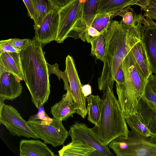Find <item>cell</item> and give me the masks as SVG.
I'll use <instances>...</instances> for the list:
<instances>
[{
  "label": "cell",
  "mask_w": 156,
  "mask_h": 156,
  "mask_svg": "<svg viewBox=\"0 0 156 156\" xmlns=\"http://www.w3.org/2000/svg\"><path fill=\"white\" fill-rule=\"evenodd\" d=\"M143 17L141 13L139 14L132 25L126 24L122 20L112 21L104 32L105 48L104 66L98 80L99 90L103 91L108 87L113 90L118 68L132 48L141 40V21Z\"/></svg>",
  "instance_id": "1"
},
{
  "label": "cell",
  "mask_w": 156,
  "mask_h": 156,
  "mask_svg": "<svg viewBox=\"0 0 156 156\" xmlns=\"http://www.w3.org/2000/svg\"><path fill=\"white\" fill-rule=\"evenodd\" d=\"M42 45L35 37L20 52L24 81L37 108L48 101L50 93L47 62Z\"/></svg>",
  "instance_id": "2"
},
{
  "label": "cell",
  "mask_w": 156,
  "mask_h": 156,
  "mask_svg": "<svg viewBox=\"0 0 156 156\" xmlns=\"http://www.w3.org/2000/svg\"><path fill=\"white\" fill-rule=\"evenodd\" d=\"M103 92L104 103L100 119L98 123L91 129L101 143L108 146L117 137L123 136L127 138L129 131L113 90L108 87Z\"/></svg>",
  "instance_id": "3"
},
{
  "label": "cell",
  "mask_w": 156,
  "mask_h": 156,
  "mask_svg": "<svg viewBox=\"0 0 156 156\" xmlns=\"http://www.w3.org/2000/svg\"><path fill=\"white\" fill-rule=\"evenodd\" d=\"M125 85L116 90L118 100L126 118L137 112L139 101L145 94L147 79L130 51L122 62Z\"/></svg>",
  "instance_id": "4"
},
{
  "label": "cell",
  "mask_w": 156,
  "mask_h": 156,
  "mask_svg": "<svg viewBox=\"0 0 156 156\" xmlns=\"http://www.w3.org/2000/svg\"><path fill=\"white\" fill-rule=\"evenodd\" d=\"M108 145L117 156H156V142L131 129L127 138L117 137Z\"/></svg>",
  "instance_id": "5"
},
{
  "label": "cell",
  "mask_w": 156,
  "mask_h": 156,
  "mask_svg": "<svg viewBox=\"0 0 156 156\" xmlns=\"http://www.w3.org/2000/svg\"><path fill=\"white\" fill-rule=\"evenodd\" d=\"M62 121L54 117L28 120L27 123L33 132L45 144L54 147L63 145L69 135Z\"/></svg>",
  "instance_id": "6"
},
{
  "label": "cell",
  "mask_w": 156,
  "mask_h": 156,
  "mask_svg": "<svg viewBox=\"0 0 156 156\" xmlns=\"http://www.w3.org/2000/svg\"><path fill=\"white\" fill-rule=\"evenodd\" d=\"M83 0H72L58 10L59 21L55 41L62 43L68 37L70 32L77 23L81 19Z\"/></svg>",
  "instance_id": "7"
},
{
  "label": "cell",
  "mask_w": 156,
  "mask_h": 156,
  "mask_svg": "<svg viewBox=\"0 0 156 156\" xmlns=\"http://www.w3.org/2000/svg\"><path fill=\"white\" fill-rule=\"evenodd\" d=\"M0 123L14 136L39 138L17 110L3 102H0Z\"/></svg>",
  "instance_id": "8"
},
{
  "label": "cell",
  "mask_w": 156,
  "mask_h": 156,
  "mask_svg": "<svg viewBox=\"0 0 156 156\" xmlns=\"http://www.w3.org/2000/svg\"><path fill=\"white\" fill-rule=\"evenodd\" d=\"M68 131L72 142L82 143L92 147L105 156H114L108 146L101 143L91 129L86 124L76 121L70 127Z\"/></svg>",
  "instance_id": "9"
},
{
  "label": "cell",
  "mask_w": 156,
  "mask_h": 156,
  "mask_svg": "<svg viewBox=\"0 0 156 156\" xmlns=\"http://www.w3.org/2000/svg\"><path fill=\"white\" fill-rule=\"evenodd\" d=\"M66 69L68 78L70 90L75 100L77 109L76 113L84 119L87 113L86 97L82 91V84L72 57L68 55L66 59Z\"/></svg>",
  "instance_id": "10"
},
{
  "label": "cell",
  "mask_w": 156,
  "mask_h": 156,
  "mask_svg": "<svg viewBox=\"0 0 156 156\" xmlns=\"http://www.w3.org/2000/svg\"><path fill=\"white\" fill-rule=\"evenodd\" d=\"M137 113L151 132L156 134V94L148 84L140 100Z\"/></svg>",
  "instance_id": "11"
},
{
  "label": "cell",
  "mask_w": 156,
  "mask_h": 156,
  "mask_svg": "<svg viewBox=\"0 0 156 156\" xmlns=\"http://www.w3.org/2000/svg\"><path fill=\"white\" fill-rule=\"evenodd\" d=\"M146 16L141 20V41L143 43L151 68L156 75V23Z\"/></svg>",
  "instance_id": "12"
},
{
  "label": "cell",
  "mask_w": 156,
  "mask_h": 156,
  "mask_svg": "<svg viewBox=\"0 0 156 156\" xmlns=\"http://www.w3.org/2000/svg\"><path fill=\"white\" fill-rule=\"evenodd\" d=\"M58 9L53 10L38 24L33 25L35 38L43 45L55 41L59 21Z\"/></svg>",
  "instance_id": "13"
},
{
  "label": "cell",
  "mask_w": 156,
  "mask_h": 156,
  "mask_svg": "<svg viewBox=\"0 0 156 156\" xmlns=\"http://www.w3.org/2000/svg\"><path fill=\"white\" fill-rule=\"evenodd\" d=\"M20 80L15 75L8 72L0 74V101H13L20 95L23 87Z\"/></svg>",
  "instance_id": "14"
},
{
  "label": "cell",
  "mask_w": 156,
  "mask_h": 156,
  "mask_svg": "<svg viewBox=\"0 0 156 156\" xmlns=\"http://www.w3.org/2000/svg\"><path fill=\"white\" fill-rule=\"evenodd\" d=\"M66 91L62 95L61 100L55 103L51 108L50 112L53 117L62 121L73 117L77 109L76 101L71 90Z\"/></svg>",
  "instance_id": "15"
},
{
  "label": "cell",
  "mask_w": 156,
  "mask_h": 156,
  "mask_svg": "<svg viewBox=\"0 0 156 156\" xmlns=\"http://www.w3.org/2000/svg\"><path fill=\"white\" fill-rule=\"evenodd\" d=\"M5 72L12 73L24 81L20 52H6L0 54V74Z\"/></svg>",
  "instance_id": "16"
},
{
  "label": "cell",
  "mask_w": 156,
  "mask_h": 156,
  "mask_svg": "<svg viewBox=\"0 0 156 156\" xmlns=\"http://www.w3.org/2000/svg\"><path fill=\"white\" fill-rule=\"evenodd\" d=\"M39 140H22L20 142V156H55V155Z\"/></svg>",
  "instance_id": "17"
},
{
  "label": "cell",
  "mask_w": 156,
  "mask_h": 156,
  "mask_svg": "<svg viewBox=\"0 0 156 156\" xmlns=\"http://www.w3.org/2000/svg\"><path fill=\"white\" fill-rule=\"evenodd\" d=\"M58 152L60 156H105L92 147L72 142L63 146Z\"/></svg>",
  "instance_id": "18"
},
{
  "label": "cell",
  "mask_w": 156,
  "mask_h": 156,
  "mask_svg": "<svg viewBox=\"0 0 156 156\" xmlns=\"http://www.w3.org/2000/svg\"><path fill=\"white\" fill-rule=\"evenodd\" d=\"M137 64L146 78L152 74V71L143 43L141 40L136 43L131 49Z\"/></svg>",
  "instance_id": "19"
},
{
  "label": "cell",
  "mask_w": 156,
  "mask_h": 156,
  "mask_svg": "<svg viewBox=\"0 0 156 156\" xmlns=\"http://www.w3.org/2000/svg\"><path fill=\"white\" fill-rule=\"evenodd\" d=\"M87 119L95 125L99 121L103 106V100L98 95L90 94L86 97Z\"/></svg>",
  "instance_id": "20"
},
{
  "label": "cell",
  "mask_w": 156,
  "mask_h": 156,
  "mask_svg": "<svg viewBox=\"0 0 156 156\" xmlns=\"http://www.w3.org/2000/svg\"><path fill=\"white\" fill-rule=\"evenodd\" d=\"M34 11L35 25L39 23L47 15L59 7L51 0H31Z\"/></svg>",
  "instance_id": "21"
},
{
  "label": "cell",
  "mask_w": 156,
  "mask_h": 156,
  "mask_svg": "<svg viewBox=\"0 0 156 156\" xmlns=\"http://www.w3.org/2000/svg\"><path fill=\"white\" fill-rule=\"evenodd\" d=\"M101 0H83V12L81 19L87 27L90 26L97 14Z\"/></svg>",
  "instance_id": "22"
},
{
  "label": "cell",
  "mask_w": 156,
  "mask_h": 156,
  "mask_svg": "<svg viewBox=\"0 0 156 156\" xmlns=\"http://www.w3.org/2000/svg\"><path fill=\"white\" fill-rule=\"evenodd\" d=\"M124 9L97 14L91 26L100 33H104L107 30L113 18L119 16Z\"/></svg>",
  "instance_id": "23"
},
{
  "label": "cell",
  "mask_w": 156,
  "mask_h": 156,
  "mask_svg": "<svg viewBox=\"0 0 156 156\" xmlns=\"http://www.w3.org/2000/svg\"><path fill=\"white\" fill-rule=\"evenodd\" d=\"M134 5V0H101L97 14L123 9Z\"/></svg>",
  "instance_id": "24"
},
{
  "label": "cell",
  "mask_w": 156,
  "mask_h": 156,
  "mask_svg": "<svg viewBox=\"0 0 156 156\" xmlns=\"http://www.w3.org/2000/svg\"><path fill=\"white\" fill-rule=\"evenodd\" d=\"M126 120L131 130L146 137L151 138L156 136V134L151 132L137 113L130 116Z\"/></svg>",
  "instance_id": "25"
},
{
  "label": "cell",
  "mask_w": 156,
  "mask_h": 156,
  "mask_svg": "<svg viewBox=\"0 0 156 156\" xmlns=\"http://www.w3.org/2000/svg\"><path fill=\"white\" fill-rule=\"evenodd\" d=\"M105 32L100 33L90 43L91 46V55L102 62L104 60L105 48Z\"/></svg>",
  "instance_id": "26"
},
{
  "label": "cell",
  "mask_w": 156,
  "mask_h": 156,
  "mask_svg": "<svg viewBox=\"0 0 156 156\" xmlns=\"http://www.w3.org/2000/svg\"><path fill=\"white\" fill-rule=\"evenodd\" d=\"M47 65L49 75L50 76L52 73L55 74L58 77L59 80H60V78L63 80L65 90L66 91L70 90V87L69 84V80L66 71L65 70L62 72L60 70L58 65L57 63L51 65L47 63Z\"/></svg>",
  "instance_id": "27"
},
{
  "label": "cell",
  "mask_w": 156,
  "mask_h": 156,
  "mask_svg": "<svg viewBox=\"0 0 156 156\" xmlns=\"http://www.w3.org/2000/svg\"><path fill=\"white\" fill-rule=\"evenodd\" d=\"M131 6L124 9L119 16L122 17V20L125 23L130 25H133L138 16L133 12V9Z\"/></svg>",
  "instance_id": "28"
},
{
  "label": "cell",
  "mask_w": 156,
  "mask_h": 156,
  "mask_svg": "<svg viewBox=\"0 0 156 156\" xmlns=\"http://www.w3.org/2000/svg\"><path fill=\"white\" fill-rule=\"evenodd\" d=\"M100 33L91 26L87 27L86 30L81 35L79 38L83 41L90 43L91 41L99 35Z\"/></svg>",
  "instance_id": "29"
},
{
  "label": "cell",
  "mask_w": 156,
  "mask_h": 156,
  "mask_svg": "<svg viewBox=\"0 0 156 156\" xmlns=\"http://www.w3.org/2000/svg\"><path fill=\"white\" fill-rule=\"evenodd\" d=\"M6 52L20 51L12 44L10 39H9L0 41V54Z\"/></svg>",
  "instance_id": "30"
},
{
  "label": "cell",
  "mask_w": 156,
  "mask_h": 156,
  "mask_svg": "<svg viewBox=\"0 0 156 156\" xmlns=\"http://www.w3.org/2000/svg\"><path fill=\"white\" fill-rule=\"evenodd\" d=\"M10 39L12 44L20 51L26 48L30 40L28 38L20 39L14 38Z\"/></svg>",
  "instance_id": "31"
},
{
  "label": "cell",
  "mask_w": 156,
  "mask_h": 156,
  "mask_svg": "<svg viewBox=\"0 0 156 156\" xmlns=\"http://www.w3.org/2000/svg\"><path fill=\"white\" fill-rule=\"evenodd\" d=\"M115 80L116 82V85L122 87L125 86V79L122 63L117 69L115 75Z\"/></svg>",
  "instance_id": "32"
},
{
  "label": "cell",
  "mask_w": 156,
  "mask_h": 156,
  "mask_svg": "<svg viewBox=\"0 0 156 156\" xmlns=\"http://www.w3.org/2000/svg\"><path fill=\"white\" fill-rule=\"evenodd\" d=\"M38 109V113L35 115L31 116L28 120H32L37 119H43L48 117L45 112L44 105L41 106Z\"/></svg>",
  "instance_id": "33"
},
{
  "label": "cell",
  "mask_w": 156,
  "mask_h": 156,
  "mask_svg": "<svg viewBox=\"0 0 156 156\" xmlns=\"http://www.w3.org/2000/svg\"><path fill=\"white\" fill-rule=\"evenodd\" d=\"M141 9L145 12L144 17L148 16L152 19L156 20V8L146 7Z\"/></svg>",
  "instance_id": "34"
},
{
  "label": "cell",
  "mask_w": 156,
  "mask_h": 156,
  "mask_svg": "<svg viewBox=\"0 0 156 156\" xmlns=\"http://www.w3.org/2000/svg\"><path fill=\"white\" fill-rule=\"evenodd\" d=\"M27 10L28 15L30 18L34 20V11L33 3L31 0H23Z\"/></svg>",
  "instance_id": "35"
},
{
  "label": "cell",
  "mask_w": 156,
  "mask_h": 156,
  "mask_svg": "<svg viewBox=\"0 0 156 156\" xmlns=\"http://www.w3.org/2000/svg\"><path fill=\"white\" fill-rule=\"evenodd\" d=\"M147 83L156 94V75L152 74L147 79Z\"/></svg>",
  "instance_id": "36"
},
{
  "label": "cell",
  "mask_w": 156,
  "mask_h": 156,
  "mask_svg": "<svg viewBox=\"0 0 156 156\" xmlns=\"http://www.w3.org/2000/svg\"><path fill=\"white\" fill-rule=\"evenodd\" d=\"M82 89L83 94L86 97L89 96L92 93L91 86L89 84L82 86Z\"/></svg>",
  "instance_id": "37"
},
{
  "label": "cell",
  "mask_w": 156,
  "mask_h": 156,
  "mask_svg": "<svg viewBox=\"0 0 156 156\" xmlns=\"http://www.w3.org/2000/svg\"><path fill=\"white\" fill-rule=\"evenodd\" d=\"M72 0H51V1L59 8L62 7L69 2Z\"/></svg>",
  "instance_id": "38"
},
{
  "label": "cell",
  "mask_w": 156,
  "mask_h": 156,
  "mask_svg": "<svg viewBox=\"0 0 156 156\" xmlns=\"http://www.w3.org/2000/svg\"><path fill=\"white\" fill-rule=\"evenodd\" d=\"M149 0H134L136 5L140 6L141 9L147 6Z\"/></svg>",
  "instance_id": "39"
},
{
  "label": "cell",
  "mask_w": 156,
  "mask_h": 156,
  "mask_svg": "<svg viewBox=\"0 0 156 156\" xmlns=\"http://www.w3.org/2000/svg\"><path fill=\"white\" fill-rule=\"evenodd\" d=\"M156 8V0H149L147 6Z\"/></svg>",
  "instance_id": "40"
},
{
  "label": "cell",
  "mask_w": 156,
  "mask_h": 156,
  "mask_svg": "<svg viewBox=\"0 0 156 156\" xmlns=\"http://www.w3.org/2000/svg\"><path fill=\"white\" fill-rule=\"evenodd\" d=\"M152 140L156 142V136L151 138Z\"/></svg>",
  "instance_id": "41"
}]
</instances>
